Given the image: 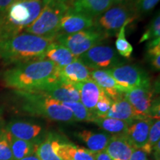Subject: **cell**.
<instances>
[{
  "label": "cell",
  "instance_id": "39",
  "mask_svg": "<svg viewBox=\"0 0 160 160\" xmlns=\"http://www.w3.org/2000/svg\"><path fill=\"white\" fill-rule=\"evenodd\" d=\"M113 4H125L131 2V0H112Z\"/></svg>",
  "mask_w": 160,
  "mask_h": 160
},
{
  "label": "cell",
  "instance_id": "6",
  "mask_svg": "<svg viewBox=\"0 0 160 160\" xmlns=\"http://www.w3.org/2000/svg\"><path fill=\"white\" fill-rule=\"evenodd\" d=\"M137 18L129 2L113 4L107 11L93 19V27L109 38L117 35L125 23H131Z\"/></svg>",
  "mask_w": 160,
  "mask_h": 160
},
{
  "label": "cell",
  "instance_id": "32",
  "mask_svg": "<svg viewBox=\"0 0 160 160\" xmlns=\"http://www.w3.org/2000/svg\"><path fill=\"white\" fill-rule=\"evenodd\" d=\"M159 2V0H131L129 3L138 18L153 11Z\"/></svg>",
  "mask_w": 160,
  "mask_h": 160
},
{
  "label": "cell",
  "instance_id": "17",
  "mask_svg": "<svg viewBox=\"0 0 160 160\" xmlns=\"http://www.w3.org/2000/svg\"><path fill=\"white\" fill-rule=\"evenodd\" d=\"M153 120L151 118L134 120L128 126L125 135L136 149L141 150L145 145Z\"/></svg>",
  "mask_w": 160,
  "mask_h": 160
},
{
  "label": "cell",
  "instance_id": "14",
  "mask_svg": "<svg viewBox=\"0 0 160 160\" xmlns=\"http://www.w3.org/2000/svg\"><path fill=\"white\" fill-rule=\"evenodd\" d=\"M70 11L94 19L113 5L112 0H68Z\"/></svg>",
  "mask_w": 160,
  "mask_h": 160
},
{
  "label": "cell",
  "instance_id": "22",
  "mask_svg": "<svg viewBox=\"0 0 160 160\" xmlns=\"http://www.w3.org/2000/svg\"><path fill=\"white\" fill-rule=\"evenodd\" d=\"M45 59L53 62L56 65L60 68L69 65L76 61L78 58L62 44L53 41L46 49Z\"/></svg>",
  "mask_w": 160,
  "mask_h": 160
},
{
  "label": "cell",
  "instance_id": "40",
  "mask_svg": "<svg viewBox=\"0 0 160 160\" xmlns=\"http://www.w3.org/2000/svg\"><path fill=\"white\" fill-rule=\"evenodd\" d=\"M59 1H61V2H67L68 0H59Z\"/></svg>",
  "mask_w": 160,
  "mask_h": 160
},
{
  "label": "cell",
  "instance_id": "30",
  "mask_svg": "<svg viewBox=\"0 0 160 160\" xmlns=\"http://www.w3.org/2000/svg\"><path fill=\"white\" fill-rule=\"evenodd\" d=\"M160 120L154 119L150 128L148 138L145 145L142 148L141 151L145 152L146 154H151L153 152L154 146L160 141Z\"/></svg>",
  "mask_w": 160,
  "mask_h": 160
},
{
  "label": "cell",
  "instance_id": "28",
  "mask_svg": "<svg viewBox=\"0 0 160 160\" xmlns=\"http://www.w3.org/2000/svg\"><path fill=\"white\" fill-rule=\"evenodd\" d=\"M129 22L125 23L119 30L117 35V40H116L115 45L117 52L119 54L124 58L128 59L131 57L133 51V46L128 41L125 37V28Z\"/></svg>",
  "mask_w": 160,
  "mask_h": 160
},
{
  "label": "cell",
  "instance_id": "27",
  "mask_svg": "<svg viewBox=\"0 0 160 160\" xmlns=\"http://www.w3.org/2000/svg\"><path fill=\"white\" fill-rule=\"evenodd\" d=\"M71 111L75 122H91L96 117L94 113L88 111L80 102H62Z\"/></svg>",
  "mask_w": 160,
  "mask_h": 160
},
{
  "label": "cell",
  "instance_id": "15",
  "mask_svg": "<svg viewBox=\"0 0 160 160\" xmlns=\"http://www.w3.org/2000/svg\"><path fill=\"white\" fill-rule=\"evenodd\" d=\"M60 102H80L79 93L74 85L57 81L48 84L40 91Z\"/></svg>",
  "mask_w": 160,
  "mask_h": 160
},
{
  "label": "cell",
  "instance_id": "10",
  "mask_svg": "<svg viewBox=\"0 0 160 160\" xmlns=\"http://www.w3.org/2000/svg\"><path fill=\"white\" fill-rule=\"evenodd\" d=\"M124 97L131 104L140 119L150 118L152 106L157 99L151 85L129 90L124 93Z\"/></svg>",
  "mask_w": 160,
  "mask_h": 160
},
{
  "label": "cell",
  "instance_id": "18",
  "mask_svg": "<svg viewBox=\"0 0 160 160\" xmlns=\"http://www.w3.org/2000/svg\"><path fill=\"white\" fill-rule=\"evenodd\" d=\"M135 150L137 149L123 134L112 135L105 151L112 160H129Z\"/></svg>",
  "mask_w": 160,
  "mask_h": 160
},
{
  "label": "cell",
  "instance_id": "4",
  "mask_svg": "<svg viewBox=\"0 0 160 160\" xmlns=\"http://www.w3.org/2000/svg\"><path fill=\"white\" fill-rule=\"evenodd\" d=\"M47 0H16L0 14V40L25 32L37 19Z\"/></svg>",
  "mask_w": 160,
  "mask_h": 160
},
{
  "label": "cell",
  "instance_id": "9",
  "mask_svg": "<svg viewBox=\"0 0 160 160\" xmlns=\"http://www.w3.org/2000/svg\"><path fill=\"white\" fill-rule=\"evenodd\" d=\"M78 59L90 70L107 71L122 62L113 48L100 43L79 56Z\"/></svg>",
  "mask_w": 160,
  "mask_h": 160
},
{
  "label": "cell",
  "instance_id": "31",
  "mask_svg": "<svg viewBox=\"0 0 160 160\" xmlns=\"http://www.w3.org/2000/svg\"><path fill=\"white\" fill-rule=\"evenodd\" d=\"M159 38H160V15L159 11H158V13L148 25L142 37L140 38L139 43H142L146 41L149 42Z\"/></svg>",
  "mask_w": 160,
  "mask_h": 160
},
{
  "label": "cell",
  "instance_id": "16",
  "mask_svg": "<svg viewBox=\"0 0 160 160\" xmlns=\"http://www.w3.org/2000/svg\"><path fill=\"white\" fill-rule=\"evenodd\" d=\"M58 77L63 82L76 85L91 79V70L77 59L69 65L59 68Z\"/></svg>",
  "mask_w": 160,
  "mask_h": 160
},
{
  "label": "cell",
  "instance_id": "24",
  "mask_svg": "<svg viewBox=\"0 0 160 160\" xmlns=\"http://www.w3.org/2000/svg\"><path fill=\"white\" fill-rule=\"evenodd\" d=\"M9 140L13 160H19L35 153L36 148L38 143L17 139L10 134Z\"/></svg>",
  "mask_w": 160,
  "mask_h": 160
},
{
  "label": "cell",
  "instance_id": "5",
  "mask_svg": "<svg viewBox=\"0 0 160 160\" xmlns=\"http://www.w3.org/2000/svg\"><path fill=\"white\" fill-rule=\"evenodd\" d=\"M68 10V7L64 2L47 0L39 17L25 32L55 40L60 21Z\"/></svg>",
  "mask_w": 160,
  "mask_h": 160
},
{
  "label": "cell",
  "instance_id": "23",
  "mask_svg": "<svg viewBox=\"0 0 160 160\" xmlns=\"http://www.w3.org/2000/svg\"><path fill=\"white\" fill-rule=\"evenodd\" d=\"M106 117L122 120L128 125L134 120L140 119L131 104L125 99L124 95L115 101H113Z\"/></svg>",
  "mask_w": 160,
  "mask_h": 160
},
{
  "label": "cell",
  "instance_id": "29",
  "mask_svg": "<svg viewBox=\"0 0 160 160\" xmlns=\"http://www.w3.org/2000/svg\"><path fill=\"white\" fill-rule=\"evenodd\" d=\"M146 58L155 71L160 69V38L149 41L147 44Z\"/></svg>",
  "mask_w": 160,
  "mask_h": 160
},
{
  "label": "cell",
  "instance_id": "21",
  "mask_svg": "<svg viewBox=\"0 0 160 160\" xmlns=\"http://www.w3.org/2000/svg\"><path fill=\"white\" fill-rule=\"evenodd\" d=\"M88 147V149L93 153L105 151L111 136L108 133H99L88 130H83L75 133Z\"/></svg>",
  "mask_w": 160,
  "mask_h": 160
},
{
  "label": "cell",
  "instance_id": "3",
  "mask_svg": "<svg viewBox=\"0 0 160 160\" xmlns=\"http://www.w3.org/2000/svg\"><path fill=\"white\" fill-rule=\"evenodd\" d=\"M19 108L23 113L60 122H75L73 114L63 104L42 92L13 91Z\"/></svg>",
  "mask_w": 160,
  "mask_h": 160
},
{
  "label": "cell",
  "instance_id": "26",
  "mask_svg": "<svg viewBox=\"0 0 160 160\" xmlns=\"http://www.w3.org/2000/svg\"><path fill=\"white\" fill-rule=\"evenodd\" d=\"M55 133H50L37 145L35 154L39 160H62L56 155L53 149V142Z\"/></svg>",
  "mask_w": 160,
  "mask_h": 160
},
{
  "label": "cell",
  "instance_id": "8",
  "mask_svg": "<svg viewBox=\"0 0 160 160\" xmlns=\"http://www.w3.org/2000/svg\"><path fill=\"white\" fill-rule=\"evenodd\" d=\"M107 71L120 86L124 93L136 88L151 85L147 72L137 65L121 63Z\"/></svg>",
  "mask_w": 160,
  "mask_h": 160
},
{
  "label": "cell",
  "instance_id": "7",
  "mask_svg": "<svg viewBox=\"0 0 160 160\" xmlns=\"http://www.w3.org/2000/svg\"><path fill=\"white\" fill-rule=\"evenodd\" d=\"M106 39L108 37L104 33L94 27H92L72 34L57 36L54 41L67 48L78 58Z\"/></svg>",
  "mask_w": 160,
  "mask_h": 160
},
{
  "label": "cell",
  "instance_id": "34",
  "mask_svg": "<svg viewBox=\"0 0 160 160\" xmlns=\"http://www.w3.org/2000/svg\"><path fill=\"white\" fill-rule=\"evenodd\" d=\"M112 99L102 91L97 105H96L93 113L97 117H106L112 105Z\"/></svg>",
  "mask_w": 160,
  "mask_h": 160
},
{
  "label": "cell",
  "instance_id": "12",
  "mask_svg": "<svg viewBox=\"0 0 160 160\" xmlns=\"http://www.w3.org/2000/svg\"><path fill=\"white\" fill-rule=\"evenodd\" d=\"M56 155L62 160H94L95 153L85 148H80L65 141L56 134L53 142Z\"/></svg>",
  "mask_w": 160,
  "mask_h": 160
},
{
  "label": "cell",
  "instance_id": "36",
  "mask_svg": "<svg viewBox=\"0 0 160 160\" xmlns=\"http://www.w3.org/2000/svg\"><path fill=\"white\" fill-rule=\"evenodd\" d=\"M94 160H112L111 158L109 157L108 154L106 153L105 151H102L95 153V159Z\"/></svg>",
  "mask_w": 160,
  "mask_h": 160
},
{
  "label": "cell",
  "instance_id": "33",
  "mask_svg": "<svg viewBox=\"0 0 160 160\" xmlns=\"http://www.w3.org/2000/svg\"><path fill=\"white\" fill-rule=\"evenodd\" d=\"M0 160H13L9 133L2 125H0Z\"/></svg>",
  "mask_w": 160,
  "mask_h": 160
},
{
  "label": "cell",
  "instance_id": "1",
  "mask_svg": "<svg viewBox=\"0 0 160 160\" xmlns=\"http://www.w3.org/2000/svg\"><path fill=\"white\" fill-rule=\"evenodd\" d=\"M58 67L48 59L34 60L14 65L5 70L2 78L4 85L13 91H40L57 81Z\"/></svg>",
  "mask_w": 160,
  "mask_h": 160
},
{
  "label": "cell",
  "instance_id": "38",
  "mask_svg": "<svg viewBox=\"0 0 160 160\" xmlns=\"http://www.w3.org/2000/svg\"><path fill=\"white\" fill-rule=\"evenodd\" d=\"M19 160H39V158H38L37 156H36L35 153H33V154L28 156V157H26L23 159H21Z\"/></svg>",
  "mask_w": 160,
  "mask_h": 160
},
{
  "label": "cell",
  "instance_id": "13",
  "mask_svg": "<svg viewBox=\"0 0 160 160\" xmlns=\"http://www.w3.org/2000/svg\"><path fill=\"white\" fill-rule=\"evenodd\" d=\"M93 26V18L82 13H75L68 9L60 21L56 37L72 34L83 30L91 28Z\"/></svg>",
  "mask_w": 160,
  "mask_h": 160
},
{
  "label": "cell",
  "instance_id": "35",
  "mask_svg": "<svg viewBox=\"0 0 160 160\" xmlns=\"http://www.w3.org/2000/svg\"><path fill=\"white\" fill-rule=\"evenodd\" d=\"M15 1L16 0H0V14L4 13Z\"/></svg>",
  "mask_w": 160,
  "mask_h": 160
},
{
  "label": "cell",
  "instance_id": "19",
  "mask_svg": "<svg viewBox=\"0 0 160 160\" xmlns=\"http://www.w3.org/2000/svg\"><path fill=\"white\" fill-rule=\"evenodd\" d=\"M91 77L112 101H115L124 95L120 86L107 71L91 70Z\"/></svg>",
  "mask_w": 160,
  "mask_h": 160
},
{
  "label": "cell",
  "instance_id": "25",
  "mask_svg": "<svg viewBox=\"0 0 160 160\" xmlns=\"http://www.w3.org/2000/svg\"><path fill=\"white\" fill-rule=\"evenodd\" d=\"M92 122L113 135L125 134L128 124L122 120L108 117H97L93 119Z\"/></svg>",
  "mask_w": 160,
  "mask_h": 160
},
{
  "label": "cell",
  "instance_id": "11",
  "mask_svg": "<svg viewBox=\"0 0 160 160\" xmlns=\"http://www.w3.org/2000/svg\"><path fill=\"white\" fill-rule=\"evenodd\" d=\"M5 130L17 139L39 143V139L44 134V127L39 123L23 119H12L5 125Z\"/></svg>",
  "mask_w": 160,
  "mask_h": 160
},
{
  "label": "cell",
  "instance_id": "2",
  "mask_svg": "<svg viewBox=\"0 0 160 160\" xmlns=\"http://www.w3.org/2000/svg\"><path fill=\"white\" fill-rule=\"evenodd\" d=\"M53 41L52 38L22 32L0 40V59L8 65L44 59L46 49Z\"/></svg>",
  "mask_w": 160,
  "mask_h": 160
},
{
  "label": "cell",
  "instance_id": "37",
  "mask_svg": "<svg viewBox=\"0 0 160 160\" xmlns=\"http://www.w3.org/2000/svg\"><path fill=\"white\" fill-rule=\"evenodd\" d=\"M153 151L154 152V157L156 160H159L160 159V141L158 142L157 145L153 148Z\"/></svg>",
  "mask_w": 160,
  "mask_h": 160
},
{
  "label": "cell",
  "instance_id": "20",
  "mask_svg": "<svg viewBox=\"0 0 160 160\" xmlns=\"http://www.w3.org/2000/svg\"><path fill=\"white\" fill-rule=\"evenodd\" d=\"M74 85L79 91L80 102L88 111L93 113L102 90L92 79L76 84Z\"/></svg>",
  "mask_w": 160,
  "mask_h": 160
}]
</instances>
